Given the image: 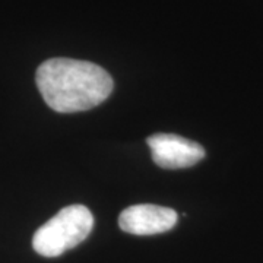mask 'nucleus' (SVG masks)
Masks as SVG:
<instances>
[{
  "instance_id": "nucleus-1",
  "label": "nucleus",
  "mask_w": 263,
  "mask_h": 263,
  "mask_svg": "<svg viewBox=\"0 0 263 263\" xmlns=\"http://www.w3.org/2000/svg\"><path fill=\"white\" fill-rule=\"evenodd\" d=\"M38 91L57 113L86 111L105 101L114 84L101 66L66 57L48 59L35 73Z\"/></svg>"
},
{
  "instance_id": "nucleus-2",
  "label": "nucleus",
  "mask_w": 263,
  "mask_h": 263,
  "mask_svg": "<svg viewBox=\"0 0 263 263\" xmlns=\"http://www.w3.org/2000/svg\"><path fill=\"white\" fill-rule=\"evenodd\" d=\"M94 227V216L84 205H70L59 211L32 237V247L44 257H57L81 245Z\"/></svg>"
},
{
  "instance_id": "nucleus-3",
  "label": "nucleus",
  "mask_w": 263,
  "mask_h": 263,
  "mask_svg": "<svg viewBox=\"0 0 263 263\" xmlns=\"http://www.w3.org/2000/svg\"><path fill=\"white\" fill-rule=\"evenodd\" d=\"M146 142L152 152V160L161 168H187L205 158L202 145L179 135L155 133Z\"/></svg>"
},
{
  "instance_id": "nucleus-4",
  "label": "nucleus",
  "mask_w": 263,
  "mask_h": 263,
  "mask_svg": "<svg viewBox=\"0 0 263 263\" xmlns=\"http://www.w3.org/2000/svg\"><path fill=\"white\" fill-rule=\"evenodd\" d=\"M177 222V212L158 205H133L119 216V226L124 233L154 235L170 231Z\"/></svg>"
}]
</instances>
